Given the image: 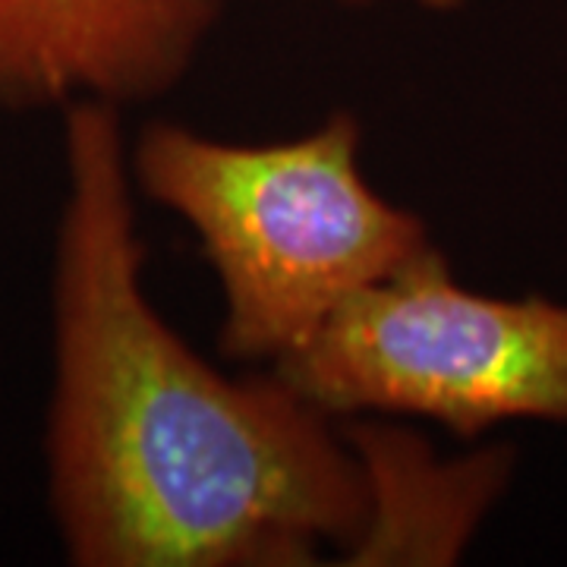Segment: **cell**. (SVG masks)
Instances as JSON below:
<instances>
[{
	"label": "cell",
	"instance_id": "cell-1",
	"mask_svg": "<svg viewBox=\"0 0 567 567\" xmlns=\"http://www.w3.org/2000/svg\"><path fill=\"white\" fill-rule=\"evenodd\" d=\"M121 111H63L51 268L48 505L76 567H309L363 527L338 420L265 369L234 379L145 290Z\"/></svg>",
	"mask_w": 567,
	"mask_h": 567
},
{
	"label": "cell",
	"instance_id": "cell-4",
	"mask_svg": "<svg viewBox=\"0 0 567 567\" xmlns=\"http://www.w3.org/2000/svg\"><path fill=\"white\" fill-rule=\"evenodd\" d=\"M227 0H0V104L130 107L177 89Z\"/></svg>",
	"mask_w": 567,
	"mask_h": 567
},
{
	"label": "cell",
	"instance_id": "cell-2",
	"mask_svg": "<svg viewBox=\"0 0 567 567\" xmlns=\"http://www.w3.org/2000/svg\"><path fill=\"white\" fill-rule=\"evenodd\" d=\"M136 193L177 215L221 290L218 347L271 369L347 300L432 244L363 171V123L331 111L303 136L227 142L155 121L130 145Z\"/></svg>",
	"mask_w": 567,
	"mask_h": 567
},
{
	"label": "cell",
	"instance_id": "cell-6",
	"mask_svg": "<svg viewBox=\"0 0 567 567\" xmlns=\"http://www.w3.org/2000/svg\"><path fill=\"white\" fill-rule=\"evenodd\" d=\"M331 3H341V7H375L382 0H331ZM410 7L416 10H425V13H457L461 7H466L470 0H406Z\"/></svg>",
	"mask_w": 567,
	"mask_h": 567
},
{
	"label": "cell",
	"instance_id": "cell-3",
	"mask_svg": "<svg viewBox=\"0 0 567 567\" xmlns=\"http://www.w3.org/2000/svg\"><path fill=\"white\" fill-rule=\"evenodd\" d=\"M271 372L331 420L413 416L470 442L567 425V303L470 290L429 244Z\"/></svg>",
	"mask_w": 567,
	"mask_h": 567
},
{
	"label": "cell",
	"instance_id": "cell-5",
	"mask_svg": "<svg viewBox=\"0 0 567 567\" xmlns=\"http://www.w3.org/2000/svg\"><path fill=\"white\" fill-rule=\"evenodd\" d=\"M338 425L363 480L365 517L334 565H457L514 480L511 445L447 457L391 416H350Z\"/></svg>",
	"mask_w": 567,
	"mask_h": 567
}]
</instances>
